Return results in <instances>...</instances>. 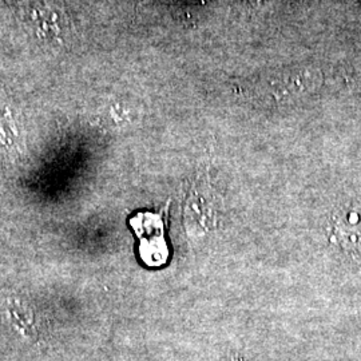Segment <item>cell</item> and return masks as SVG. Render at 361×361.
<instances>
[{
    "label": "cell",
    "mask_w": 361,
    "mask_h": 361,
    "mask_svg": "<svg viewBox=\"0 0 361 361\" xmlns=\"http://www.w3.org/2000/svg\"><path fill=\"white\" fill-rule=\"evenodd\" d=\"M336 235L345 244L361 245V207L353 209L345 217L337 221Z\"/></svg>",
    "instance_id": "2"
},
{
    "label": "cell",
    "mask_w": 361,
    "mask_h": 361,
    "mask_svg": "<svg viewBox=\"0 0 361 361\" xmlns=\"http://www.w3.org/2000/svg\"><path fill=\"white\" fill-rule=\"evenodd\" d=\"M133 229L140 238V255L149 267H161L169 257L164 234V221L159 213H140L130 219Z\"/></svg>",
    "instance_id": "1"
}]
</instances>
